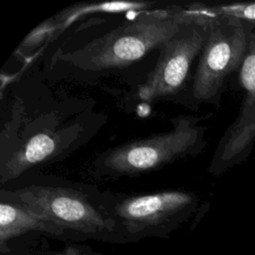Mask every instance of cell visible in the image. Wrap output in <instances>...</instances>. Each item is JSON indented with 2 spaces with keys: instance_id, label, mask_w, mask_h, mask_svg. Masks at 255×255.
I'll return each mask as SVG.
<instances>
[{
  "instance_id": "obj_10",
  "label": "cell",
  "mask_w": 255,
  "mask_h": 255,
  "mask_svg": "<svg viewBox=\"0 0 255 255\" xmlns=\"http://www.w3.org/2000/svg\"><path fill=\"white\" fill-rule=\"evenodd\" d=\"M154 2L149 1H113V2H82L63 9L53 16L57 33L64 32L75 21L93 13H119L125 11H148Z\"/></svg>"
},
{
  "instance_id": "obj_12",
  "label": "cell",
  "mask_w": 255,
  "mask_h": 255,
  "mask_svg": "<svg viewBox=\"0 0 255 255\" xmlns=\"http://www.w3.org/2000/svg\"><path fill=\"white\" fill-rule=\"evenodd\" d=\"M214 12L218 15L233 17L244 22H255V3L249 4H234L225 6L212 7Z\"/></svg>"
},
{
  "instance_id": "obj_5",
  "label": "cell",
  "mask_w": 255,
  "mask_h": 255,
  "mask_svg": "<svg viewBox=\"0 0 255 255\" xmlns=\"http://www.w3.org/2000/svg\"><path fill=\"white\" fill-rule=\"evenodd\" d=\"M179 12L176 32L160 46L154 68L138 87L137 97L143 102L167 100L186 88L193 61L200 56L216 16L212 7L200 3L179 7Z\"/></svg>"
},
{
  "instance_id": "obj_3",
  "label": "cell",
  "mask_w": 255,
  "mask_h": 255,
  "mask_svg": "<svg viewBox=\"0 0 255 255\" xmlns=\"http://www.w3.org/2000/svg\"><path fill=\"white\" fill-rule=\"evenodd\" d=\"M170 122L172 128L168 131L104 150L93 162L95 175L109 178L137 176L200 153L206 144V128L198 125L199 119L178 116Z\"/></svg>"
},
{
  "instance_id": "obj_4",
  "label": "cell",
  "mask_w": 255,
  "mask_h": 255,
  "mask_svg": "<svg viewBox=\"0 0 255 255\" xmlns=\"http://www.w3.org/2000/svg\"><path fill=\"white\" fill-rule=\"evenodd\" d=\"M1 200L25 207L62 228L72 241L97 240L120 244L115 223L95 198L94 192L50 185H29L1 190Z\"/></svg>"
},
{
  "instance_id": "obj_9",
  "label": "cell",
  "mask_w": 255,
  "mask_h": 255,
  "mask_svg": "<svg viewBox=\"0 0 255 255\" xmlns=\"http://www.w3.org/2000/svg\"><path fill=\"white\" fill-rule=\"evenodd\" d=\"M62 133L40 132L31 136L1 165V182L20 175L27 168L33 167L53 157L63 145Z\"/></svg>"
},
{
  "instance_id": "obj_1",
  "label": "cell",
  "mask_w": 255,
  "mask_h": 255,
  "mask_svg": "<svg viewBox=\"0 0 255 255\" xmlns=\"http://www.w3.org/2000/svg\"><path fill=\"white\" fill-rule=\"evenodd\" d=\"M108 217L114 221L120 244L136 243L147 237L168 238L197 210L198 196L176 188L142 194L94 191Z\"/></svg>"
},
{
  "instance_id": "obj_6",
  "label": "cell",
  "mask_w": 255,
  "mask_h": 255,
  "mask_svg": "<svg viewBox=\"0 0 255 255\" xmlns=\"http://www.w3.org/2000/svg\"><path fill=\"white\" fill-rule=\"evenodd\" d=\"M249 39L244 21L216 14L193 77L191 96L197 103L218 102L226 78L244 60Z\"/></svg>"
},
{
  "instance_id": "obj_7",
  "label": "cell",
  "mask_w": 255,
  "mask_h": 255,
  "mask_svg": "<svg viewBox=\"0 0 255 255\" xmlns=\"http://www.w3.org/2000/svg\"><path fill=\"white\" fill-rule=\"evenodd\" d=\"M239 79L245 90V99L239 116L222 136L212 157L208 171L214 175L243 160L255 142V33L250 34Z\"/></svg>"
},
{
  "instance_id": "obj_11",
  "label": "cell",
  "mask_w": 255,
  "mask_h": 255,
  "mask_svg": "<svg viewBox=\"0 0 255 255\" xmlns=\"http://www.w3.org/2000/svg\"><path fill=\"white\" fill-rule=\"evenodd\" d=\"M56 32H57V26L55 24V21L53 17L49 18L46 21L42 22L40 25H38L34 30L31 31V33L27 35V37L22 42L20 48L33 49L41 45L44 41H46L47 38L55 35Z\"/></svg>"
},
{
  "instance_id": "obj_2",
  "label": "cell",
  "mask_w": 255,
  "mask_h": 255,
  "mask_svg": "<svg viewBox=\"0 0 255 255\" xmlns=\"http://www.w3.org/2000/svg\"><path fill=\"white\" fill-rule=\"evenodd\" d=\"M179 7L140 12L116 29L61 58L82 71L123 69L160 48L177 30Z\"/></svg>"
},
{
  "instance_id": "obj_13",
  "label": "cell",
  "mask_w": 255,
  "mask_h": 255,
  "mask_svg": "<svg viewBox=\"0 0 255 255\" xmlns=\"http://www.w3.org/2000/svg\"><path fill=\"white\" fill-rule=\"evenodd\" d=\"M48 255H105V254L97 252L87 245L69 244L64 249Z\"/></svg>"
},
{
  "instance_id": "obj_8",
  "label": "cell",
  "mask_w": 255,
  "mask_h": 255,
  "mask_svg": "<svg viewBox=\"0 0 255 255\" xmlns=\"http://www.w3.org/2000/svg\"><path fill=\"white\" fill-rule=\"evenodd\" d=\"M30 231H37L47 236L68 240L66 232L55 223L37 215L25 207L1 200L0 203V251H9L8 242Z\"/></svg>"
}]
</instances>
